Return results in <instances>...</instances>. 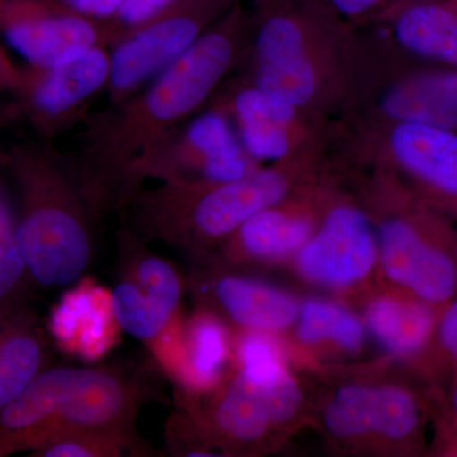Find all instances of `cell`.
Masks as SVG:
<instances>
[{"label": "cell", "instance_id": "cell-18", "mask_svg": "<svg viewBox=\"0 0 457 457\" xmlns=\"http://www.w3.org/2000/svg\"><path fill=\"white\" fill-rule=\"evenodd\" d=\"M50 336L22 306L0 312V411L47 368Z\"/></svg>", "mask_w": 457, "mask_h": 457}, {"label": "cell", "instance_id": "cell-6", "mask_svg": "<svg viewBox=\"0 0 457 457\" xmlns=\"http://www.w3.org/2000/svg\"><path fill=\"white\" fill-rule=\"evenodd\" d=\"M110 50L93 47L73 60L47 68L22 66V78L3 108L5 122L22 120L50 141L89 116L90 104L106 92Z\"/></svg>", "mask_w": 457, "mask_h": 457}, {"label": "cell", "instance_id": "cell-37", "mask_svg": "<svg viewBox=\"0 0 457 457\" xmlns=\"http://www.w3.org/2000/svg\"><path fill=\"white\" fill-rule=\"evenodd\" d=\"M0 123H2V122H0Z\"/></svg>", "mask_w": 457, "mask_h": 457}, {"label": "cell", "instance_id": "cell-24", "mask_svg": "<svg viewBox=\"0 0 457 457\" xmlns=\"http://www.w3.org/2000/svg\"><path fill=\"white\" fill-rule=\"evenodd\" d=\"M117 323L122 332L145 343L152 351L177 321L156 305L131 278H123L111 293Z\"/></svg>", "mask_w": 457, "mask_h": 457}, {"label": "cell", "instance_id": "cell-17", "mask_svg": "<svg viewBox=\"0 0 457 457\" xmlns=\"http://www.w3.org/2000/svg\"><path fill=\"white\" fill-rule=\"evenodd\" d=\"M384 122H416L457 131V69L431 65L403 75L378 99Z\"/></svg>", "mask_w": 457, "mask_h": 457}, {"label": "cell", "instance_id": "cell-14", "mask_svg": "<svg viewBox=\"0 0 457 457\" xmlns=\"http://www.w3.org/2000/svg\"><path fill=\"white\" fill-rule=\"evenodd\" d=\"M47 332L65 353L92 362L104 359L122 332L114 317L111 291L83 276L54 306Z\"/></svg>", "mask_w": 457, "mask_h": 457}, {"label": "cell", "instance_id": "cell-9", "mask_svg": "<svg viewBox=\"0 0 457 457\" xmlns=\"http://www.w3.org/2000/svg\"><path fill=\"white\" fill-rule=\"evenodd\" d=\"M257 170L233 120L218 104L195 114L170 137L147 167L146 180L225 183Z\"/></svg>", "mask_w": 457, "mask_h": 457}, {"label": "cell", "instance_id": "cell-23", "mask_svg": "<svg viewBox=\"0 0 457 457\" xmlns=\"http://www.w3.org/2000/svg\"><path fill=\"white\" fill-rule=\"evenodd\" d=\"M120 249L126 262V278H131L170 317L179 315L182 281L179 272L170 262L149 253L145 243L132 234L129 228H123L119 236Z\"/></svg>", "mask_w": 457, "mask_h": 457}, {"label": "cell", "instance_id": "cell-2", "mask_svg": "<svg viewBox=\"0 0 457 457\" xmlns=\"http://www.w3.org/2000/svg\"><path fill=\"white\" fill-rule=\"evenodd\" d=\"M17 210V240L29 278L44 287H68L95 257L99 222L84 196L71 156L50 141L0 150Z\"/></svg>", "mask_w": 457, "mask_h": 457}, {"label": "cell", "instance_id": "cell-4", "mask_svg": "<svg viewBox=\"0 0 457 457\" xmlns=\"http://www.w3.org/2000/svg\"><path fill=\"white\" fill-rule=\"evenodd\" d=\"M287 192L284 171L258 168L231 182H161L141 189L122 212L126 228L144 243L192 251L233 236L255 213L281 203Z\"/></svg>", "mask_w": 457, "mask_h": 457}, {"label": "cell", "instance_id": "cell-3", "mask_svg": "<svg viewBox=\"0 0 457 457\" xmlns=\"http://www.w3.org/2000/svg\"><path fill=\"white\" fill-rule=\"evenodd\" d=\"M252 82L303 113L320 106L338 80L330 41L345 22L318 0H254Z\"/></svg>", "mask_w": 457, "mask_h": 457}, {"label": "cell", "instance_id": "cell-5", "mask_svg": "<svg viewBox=\"0 0 457 457\" xmlns=\"http://www.w3.org/2000/svg\"><path fill=\"white\" fill-rule=\"evenodd\" d=\"M234 4L233 0H174L123 36L110 50L108 104L130 97L163 73Z\"/></svg>", "mask_w": 457, "mask_h": 457}, {"label": "cell", "instance_id": "cell-20", "mask_svg": "<svg viewBox=\"0 0 457 457\" xmlns=\"http://www.w3.org/2000/svg\"><path fill=\"white\" fill-rule=\"evenodd\" d=\"M213 295L225 314L249 330L282 329L297 315L291 297L253 279L222 276L216 281Z\"/></svg>", "mask_w": 457, "mask_h": 457}, {"label": "cell", "instance_id": "cell-30", "mask_svg": "<svg viewBox=\"0 0 457 457\" xmlns=\"http://www.w3.org/2000/svg\"><path fill=\"white\" fill-rule=\"evenodd\" d=\"M318 2L347 23V21L366 20L375 16L393 0H318Z\"/></svg>", "mask_w": 457, "mask_h": 457}, {"label": "cell", "instance_id": "cell-35", "mask_svg": "<svg viewBox=\"0 0 457 457\" xmlns=\"http://www.w3.org/2000/svg\"><path fill=\"white\" fill-rule=\"evenodd\" d=\"M234 3H240L242 0H233Z\"/></svg>", "mask_w": 457, "mask_h": 457}, {"label": "cell", "instance_id": "cell-21", "mask_svg": "<svg viewBox=\"0 0 457 457\" xmlns=\"http://www.w3.org/2000/svg\"><path fill=\"white\" fill-rule=\"evenodd\" d=\"M228 357L227 332L212 315L198 314L182 327V362L176 383L180 392L212 386Z\"/></svg>", "mask_w": 457, "mask_h": 457}, {"label": "cell", "instance_id": "cell-10", "mask_svg": "<svg viewBox=\"0 0 457 457\" xmlns=\"http://www.w3.org/2000/svg\"><path fill=\"white\" fill-rule=\"evenodd\" d=\"M384 125L383 147L427 206L457 213V131L416 122Z\"/></svg>", "mask_w": 457, "mask_h": 457}, {"label": "cell", "instance_id": "cell-11", "mask_svg": "<svg viewBox=\"0 0 457 457\" xmlns=\"http://www.w3.org/2000/svg\"><path fill=\"white\" fill-rule=\"evenodd\" d=\"M220 106L255 163H279L311 140L306 113L253 83L243 84Z\"/></svg>", "mask_w": 457, "mask_h": 457}, {"label": "cell", "instance_id": "cell-29", "mask_svg": "<svg viewBox=\"0 0 457 457\" xmlns=\"http://www.w3.org/2000/svg\"><path fill=\"white\" fill-rule=\"evenodd\" d=\"M173 2L174 0H122L119 11L110 18L114 31V44L129 32L158 16Z\"/></svg>", "mask_w": 457, "mask_h": 457}, {"label": "cell", "instance_id": "cell-33", "mask_svg": "<svg viewBox=\"0 0 457 457\" xmlns=\"http://www.w3.org/2000/svg\"><path fill=\"white\" fill-rule=\"evenodd\" d=\"M22 78V66L17 65L0 38V95L11 96Z\"/></svg>", "mask_w": 457, "mask_h": 457}, {"label": "cell", "instance_id": "cell-26", "mask_svg": "<svg viewBox=\"0 0 457 457\" xmlns=\"http://www.w3.org/2000/svg\"><path fill=\"white\" fill-rule=\"evenodd\" d=\"M299 337L303 342L330 341L354 351L363 341L359 319L335 303L312 300L303 306Z\"/></svg>", "mask_w": 457, "mask_h": 457}, {"label": "cell", "instance_id": "cell-19", "mask_svg": "<svg viewBox=\"0 0 457 457\" xmlns=\"http://www.w3.org/2000/svg\"><path fill=\"white\" fill-rule=\"evenodd\" d=\"M442 309L411 299H380L369 306L366 320L384 347L398 356H416L437 337Z\"/></svg>", "mask_w": 457, "mask_h": 457}, {"label": "cell", "instance_id": "cell-27", "mask_svg": "<svg viewBox=\"0 0 457 457\" xmlns=\"http://www.w3.org/2000/svg\"><path fill=\"white\" fill-rule=\"evenodd\" d=\"M158 451L145 440H131L101 433H78L50 442L33 457H153Z\"/></svg>", "mask_w": 457, "mask_h": 457}, {"label": "cell", "instance_id": "cell-34", "mask_svg": "<svg viewBox=\"0 0 457 457\" xmlns=\"http://www.w3.org/2000/svg\"><path fill=\"white\" fill-rule=\"evenodd\" d=\"M450 411H451V423H453V429H451V438L449 442V449L457 453V380L453 385L450 394Z\"/></svg>", "mask_w": 457, "mask_h": 457}, {"label": "cell", "instance_id": "cell-36", "mask_svg": "<svg viewBox=\"0 0 457 457\" xmlns=\"http://www.w3.org/2000/svg\"><path fill=\"white\" fill-rule=\"evenodd\" d=\"M453 2L457 5V0H453Z\"/></svg>", "mask_w": 457, "mask_h": 457}, {"label": "cell", "instance_id": "cell-7", "mask_svg": "<svg viewBox=\"0 0 457 457\" xmlns=\"http://www.w3.org/2000/svg\"><path fill=\"white\" fill-rule=\"evenodd\" d=\"M385 273L411 296L442 309L457 296V233L426 206L378 231Z\"/></svg>", "mask_w": 457, "mask_h": 457}, {"label": "cell", "instance_id": "cell-32", "mask_svg": "<svg viewBox=\"0 0 457 457\" xmlns=\"http://www.w3.org/2000/svg\"><path fill=\"white\" fill-rule=\"evenodd\" d=\"M65 5L83 16L110 20L119 11L122 0H62Z\"/></svg>", "mask_w": 457, "mask_h": 457}, {"label": "cell", "instance_id": "cell-13", "mask_svg": "<svg viewBox=\"0 0 457 457\" xmlns=\"http://www.w3.org/2000/svg\"><path fill=\"white\" fill-rule=\"evenodd\" d=\"M300 403L302 393L287 374L258 383L240 372L219 396L212 411L213 425L228 441L252 444L273 426L290 420Z\"/></svg>", "mask_w": 457, "mask_h": 457}, {"label": "cell", "instance_id": "cell-8", "mask_svg": "<svg viewBox=\"0 0 457 457\" xmlns=\"http://www.w3.org/2000/svg\"><path fill=\"white\" fill-rule=\"evenodd\" d=\"M0 38L25 65L47 68L93 47L111 49L110 20L77 13L62 0H0Z\"/></svg>", "mask_w": 457, "mask_h": 457}, {"label": "cell", "instance_id": "cell-12", "mask_svg": "<svg viewBox=\"0 0 457 457\" xmlns=\"http://www.w3.org/2000/svg\"><path fill=\"white\" fill-rule=\"evenodd\" d=\"M376 246L369 219L351 206H337L314 237L300 248L297 264L305 278L345 286L360 281L374 267Z\"/></svg>", "mask_w": 457, "mask_h": 457}, {"label": "cell", "instance_id": "cell-16", "mask_svg": "<svg viewBox=\"0 0 457 457\" xmlns=\"http://www.w3.org/2000/svg\"><path fill=\"white\" fill-rule=\"evenodd\" d=\"M400 49L432 65L457 69V5L453 0H393L372 16Z\"/></svg>", "mask_w": 457, "mask_h": 457}, {"label": "cell", "instance_id": "cell-22", "mask_svg": "<svg viewBox=\"0 0 457 457\" xmlns=\"http://www.w3.org/2000/svg\"><path fill=\"white\" fill-rule=\"evenodd\" d=\"M276 206L255 213L233 234L245 253L255 258L282 257L311 239L314 228L311 219L279 212Z\"/></svg>", "mask_w": 457, "mask_h": 457}, {"label": "cell", "instance_id": "cell-31", "mask_svg": "<svg viewBox=\"0 0 457 457\" xmlns=\"http://www.w3.org/2000/svg\"><path fill=\"white\" fill-rule=\"evenodd\" d=\"M437 343L457 372V296L442 308L437 323Z\"/></svg>", "mask_w": 457, "mask_h": 457}, {"label": "cell", "instance_id": "cell-28", "mask_svg": "<svg viewBox=\"0 0 457 457\" xmlns=\"http://www.w3.org/2000/svg\"><path fill=\"white\" fill-rule=\"evenodd\" d=\"M237 354L243 374L258 383L278 380L286 374L275 343L260 330H252L242 337Z\"/></svg>", "mask_w": 457, "mask_h": 457}, {"label": "cell", "instance_id": "cell-25", "mask_svg": "<svg viewBox=\"0 0 457 457\" xmlns=\"http://www.w3.org/2000/svg\"><path fill=\"white\" fill-rule=\"evenodd\" d=\"M29 278L17 240V210L7 174L0 165V312L14 303Z\"/></svg>", "mask_w": 457, "mask_h": 457}, {"label": "cell", "instance_id": "cell-15", "mask_svg": "<svg viewBox=\"0 0 457 457\" xmlns=\"http://www.w3.org/2000/svg\"><path fill=\"white\" fill-rule=\"evenodd\" d=\"M328 429L338 437L378 433L390 440H408L420 426V405L399 387L348 386L327 409Z\"/></svg>", "mask_w": 457, "mask_h": 457}, {"label": "cell", "instance_id": "cell-1", "mask_svg": "<svg viewBox=\"0 0 457 457\" xmlns=\"http://www.w3.org/2000/svg\"><path fill=\"white\" fill-rule=\"evenodd\" d=\"M251 26V12L237 3L152 82L89 114L69 156L99 224L144 188L154 156L204 110L248 49Z\"/></svg>", "mask_w": 457, "mask_h": 457}]
</instances>
